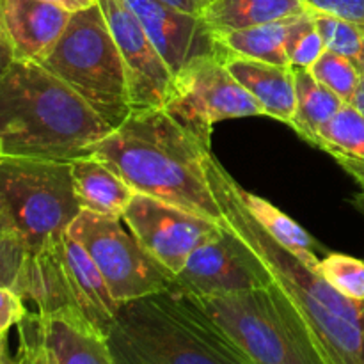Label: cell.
<instances>
[{"mask_svg":"<svg viewBox=\"0 0 364 364\" xmlns=\"http://www.w3.org/2000/svg\"><path fill=\"white\" fill-rule=\"evenodd\" d=\"M259 256L223 223L219 237L196 249L173 277V288L192 297H220L272 283Z\"/></svg>","mask_w":364,"mask_h":364,"instance_id":"obj_10","label":"cell"},{"mask_svg":"<svg viewBox=\"0 0 364 364\" xmlns=\"http://www.w3.org/2000/svg\"><path fill=\"white\" fill-rule=\"evenodd\" d=\"M162 109L206 146L219 121L265 116L258 100L235 80L223 55L196 57L173 73Z\"/></svg>","mask_w":364,"mask_h":364,"instance_id":"obj_9","label":"cell"},{"mask_svg":"<svg viewBox=\"0 0 364 364\" xmlns=\"http://www.w3.org/2000/svg\"><path fill=\"white\" fill-rule=\"evenodd\" d=\"M71 178L82 212L103 217H123L135 191L91 153L70 160Z\"/></svg>","mask_w":364,"mask_h":364,"instance_id":"obj_18","label":"cell"},{"mask_svg":"<svg viewBox=\"0 0 364 364\" xmlns=\"http://www.w3.org/2000/svg\"><path fill=\"white\" fill-rule=\"evenodd\" d=\"M18 336H20L16 355L18 364H57L41 336L38 313L28 311L23 316V320L18 323Z\"/></svg>","mask_w":364,"mask_h":364,"instance_id":"obj_28","label":"cell"},{"mask_svg":"<svg viewBox=\"0 0 364 364\" xmlns=\"http://www.w3.org/2000/svg\"><path fill=\"white\" fill-rule=\"evenodd\" d=\"M2 156H4V155H2V151H0V159H2Z\"/></svg>","mask_w":364,"mask_h":364,"instance_id":"obj_40","label":"cell"},{"mask_svg":"<svg viewBox=\"0 0 364 364\" xmlns=\"http://www.w3.org/2000/svg\"><path fill=\"white\" fill-rule=\"evenodd\" d=\"M14 60L16 59H14L13 46H11L6 31H4L2 18H0V77L9 70V66L14 63Z\"/></svg>","mask_w":364,"mask_h":364,"instance_id":"obj_32","label":"cell"},{"mask_svg":"<svg viewBox=\"0 0 364 364\" xmlns=\"http://www.w3.org/2000/svg\"><path fill=\"white\" fill-rule=\"evenodd\" d=\"M208 2H212V0H203V4H205V6H206V4H208Z\"/></svg>","mask_w":364,"mask_h":364,"instance_id":"obj_38","label":"cell"},{"mask_svg":"<svg viewBox=\"0 0 364 364\" xmlns=\"http://www.w3.org/2000/svg\"><path fill=\"white\" fill-rule=\"evenodd\" d=\"M7 235H16L14 233V228L11 224L9 217H7L6 210L0 205V237H7Z\"/></svg>","mask_w":364,"mask_h":364,"instance_id":"obj_35","label":"cell"},{"mask_svg":"<svg viewBox=\"0 0 364 364\" xmlns=\"http://www.w3.org/2000/svg\"><path fill=\"white\" fill-rule=\"evenodd\" d=\"M0 205L27 251L64 233L82 212L70 162L2 156Z\"/></svg>","mask_w":364,"mask_h":364,"instance_id":"obj_7","label":"cell"},{"mask_svg":"<svg viewBox=\"0 0 364 364\" xmlns=\"http://www.w3.org/2000/svg\"><path fill=\"white\" fill-rule=\"evenodd\" d=\"M309 71L320 84L329 87L345 103L352 102L363 77L361 71L350 59L331 50H326Z\"/></svg>","mask_w":364,"mask_h":364,"instance_id":"obj_26","label":"cell"},{"mask_svg":"<svg viewBox=\"0 0 364 364\" xmlns=\"http://www.w3.org/2000/svg\"><path fill=\"white\" fill-rule=\"evenodd\" d=\"M4 336H6V334H0V341H2V338H4Z\"/></svg>","mask_w":364,"mask_h":364,"instance_id":"obj_39","label":"cell"},{"mask_svg":"<svg viewBox=\"0 0 364 364\" xmlns=\"http://www.w3.org/2000/svg\"><path fill=\"white\" fill-rule=\"evenodd\" d=\"M0 18L14 59L41 63L63 36L71 13L45 0H0Z\"/></svg>","mask_w":364,"mask_h":364,"instance_id":"obj_14","label":"cell"},{"mask_svg":"<svg viewBox=\"0 0 364 364\" xmlns=\"http://www.w3.org/2000/svg\"><path fill=\"white\" fill-rule=\"evenodd\" d=\"M198 302L255 364H331L304 316L276 281Z\"/></svg>","mask_w":364,"mask_h":364,"instance_id":"obj_5","label":"cell"},{"mask_svg":"<svg viewBox=\"0 0 364 364\" xmlns=\"http://www.w3.org/2000/svg\"><path fill=\"white\" fill-rule=\"evenodd\" d=\"M316 148L329 153L333 159L363 188L364 198V116L350 103H345L340 112L320 130Z\"/></svg>","mask_w":364,"mask_h":364,"instance_id":"obj_21","label":"cell"},{"mask_svg":"<svg viewBox=\"0 0 364 364\" xmlns=\"http://www.w3.org/2000/svg\"><path fill=\"white\" fill-rule=\"evenodd\" d=\"M107 343L116 364H255L198 299L173 287L121 302Z\"/></svg>","mask_w":364,"mask_h":364,"instance_id":"obj_4","label":"cell"},{"mask_svg":"<svg viewBox=\"0 0 364 364\" xmlns=\"http://www.w3.org/2000/svg\"><path fill=\"white\" fill-rule=\"evenodd\" d=\"M0 364H18L16 359L11 355L9 352V341H7V334L0 341Z\"/></svg>","mask_w":364,"mask_h":364,"instance_id":"obj_36","label":"cell"},{"mask_svg":"<svg viewBox=\"0 0 364 364\" xmlns=\"http://www.w3.org/2000/svg\"><path fill=\"white\" fill-rule=\"evenodd\" d=\"M112 39L124 60L132 110L164 107L173 71L124 0H98Z\"/></svg>","mask_w":364,"mask_h":364,"instance_id":"obj_12","label":"cell"},{"mask_svg":"<svg viewBox=\"0 0 364 364\" xmlns=\"http://www.w3.org/2000/svg\"><path fill=\"white\" fill-rule=\"evenodd\" d=\"M309 11L352 21L364 28V0H302Z\"/></svg>","mask_w":364,"mask_h":364,"instance_id":"obj_30","label":"cell"},{"mask_svg":"<svg viewBox=\"0 0 364 364\" xmlns=\"http://www.w3.org/2000/svg\"><path fill=\"white\" fill-rule=\"evenodd\" d=\"M146 34L176 73L188 60L201 55H224L213 31L199 14H188L162 0H124Z\"/></svg>","mask_w":364,"mask_h":364,"instance_id":"obj_13","label":"cell"},{"mask_svg":"<svg viewBox=\"0 0 364 364\" xmlns=\"http://www.w3.org/2000/svg\"><path fill=\"white\" fill-rule=\"evenodd\" d=\"M25 256L27 247L18 235L0 237V287L14 288Z\"/></svg>","mask_w":364,"mask_h":364,"instance_id":"obj_29","label":"cell"},{"mask_svg":"<svg viewBox=\"0 0 364 364\" xmlns=\"http://www.w3.org/2000/svg\"><path fill=\"white\" fill-rule=\"evenodd\" d=\"M27 313L25 301L13 288L0 287V334H7V331L18 326Z\"/></svg>","mask_w":364,"mask_h":364,"instance_id":"obj_31","label":"cell"},{"mask_svg":"<svg viewBox=\"0 0 364 364\" xmlns=\"http://www.w3.org/2000/svg\"><path fill=\"white\" fill-rule=\"evenodd\" d=\"M223 60L235 80L258 100L265 116L291 123L295 114L294 68L230 53H224Z\"/></svg>","mask_w":364,"mask_h":364,"instance_id":"obj_17","label":"cell"},{"mask_svg":"<svg viewBox=\"0 0 364 364\" xmlns=\"http://www.w3.org/2000/svg\"><path fill=\"white\" fill-rule=\"evenodd\" d=\"M316 272L336 290L355 301H364V262L352 256L333 252L320 259Z\"/></svg>","mask_w":364,"mask_h":364,"instance_id":"obj_27","label":"cell"},{"mask_svg":"<svg viewBox=\"0 0 364 364\" xmlns=\"http://www.w3.org/2000/svg\"><path fill=\"white\" fill-rule=\"evenodd\" d=\"M210 151V146L178 124L162 107H151L132 110L87 153L105 162L137 194L223 224L224 213L206 169Z\"/></svg>","mask_w":364,"mask_h":364,"instance_id":"obj_1","label":"cell"},{"mask_svg":"<svg viewBox=\"0 0 364 364\" xmlns=\"http://www.w3.org/2000/svg\"><path fill=\"white\" fill-rule=\"evenodd\" d=\"M162 2L169 4V6L183 11V13L199 14V16H201L203 9H205V4H203V0H162Z\"/></svg>","mask_w":364,"mask_h":364,"instance_id":"obj_34","label":"cell"},{"mask_svg":"<svg viewBox=\"0 0 364 364\" xmlns=\"http://www.w3.org/2000/svg\"><path fill=\"white\" fill-rule=\"evenodd\" d=\"M45 2L53 4V6L60 7V9L68 11V13H78V11L89 9V7L96 6L98 0H45Z\"/></svg>","mask_w":364,"mask_h":364,"instance_id":"obj_33","label":"cell"},{"mask_svg":"<svg viewBox=\"0 0 364 364\" xmlns=\"http://www.w3.org/2000/svg\"><path fill=\"white\" fill-rule=\"evenodd\" d=\"M123 220L151 258L173 274L185 267L192 252L219 237L223 224L135 192Z\"/></svg>","mask_w":364,"mask_h":364,"instance_id":"obj_11","label":"cell"},{"mask_svg":"<svg viewBox=\"0 0 364 364\" xmlns=\"http://www.w3.org/2000/svg\"><path fill=\"white\" fill-rule=\"evenodd\" d=\"M39 331L57 364H116L105 334L78 311L39 315Z\"/></svg>","mask_w":364,"mask_h":364,"instance_id":"obj_16","label":"cell"},{"mask_svg":"<svg viewBox=\"0 0 364 364\" xmlns=\"http://www.w3.org/2000/svg\"><path fill=\"white\" fill-rule=\"evenodd\" d=\"M112 128L34 60H14L0 77V151L4 156L63 160L87 153Z\"/></svg>","mask_w":364,"mask_h":364,"instance_id":"obj_3","label":"cell"},{"mask_svg":"<svg viewBox=\"0 0 364 364\" xmlns=\"http://www.w3.org/2000/svg\"><path fill=\"white\" fill-rule=\"evenodd\" d=\"M326 50L347 57L364 75V28L352 21L311 11Z\"/></svg>","mask_w":364,"mask_h":364,"instance_id":"obj_24","label":"cell"},{"mask_svg":"<svg viewBox=\"0 0 364 364\" xmlns=\"http://www.w3.org/2000/svg\"><path fill=\"white\" fill-rule=\"evenodd\" d=\"M302 0H212L201 18L213 32L242 31L308 13Z\"/></svg>","mask_w":364,"mask_h":364,"instance_id":"obj_19","label":"cell"},{"mask_svg":"<svg viewBox=\"0 0 364 364\" xmlns=\"http://www.w3.org/2000/svg\"><path fill=\"white\" fill-rule=\"evenodd\" d=\"M60 249L75 308L95 329L107 336L116 318L119 302L114 301L98 267L68 230L63 235Z\"/></svg>","mask_w":364,"mask_h":364,"instance_id":"obj_15","label":"cell"},{"mask_svg":"<svg viewBox=\"0 0 364 364\" xmlns=\"http://www.w3.org/2000/svg\"><path fill=\"white\" fill-rule=\"evenodd\" d=\"M68 233L87 251L119 304L173 287V274L146 252L123 217L80 212Z\"/></svg>","mask_w":364,"mask_h":364,"instance_id":"obj_8","label":"cell"},{"mask_svg":"<svg viewBox=\"0 0 364 364\" xmlns=\"http://www.w3.org/2000/svg\"><path fill=\"white\" fill-rule=\"evenodd\" d=\"M242 199L247 206L249 213L256 219V223L277 242L290 249L294 255H297L302 262L309 265H318L320 259L316 258V244L311 235L299 226L294 219L284 215L279 208L269 203L259 196L251 194V192L242 188Z\"/></svg>","mask_w":364,"mask_h":364,"instance_id":"obj_23","label":"cell"},{"mask_svg":"<svg viewBox=\"0 0 364 364\" xmlns=\"http://www.w3.org/2000/svg\"><path fill=\"white\" fill-rule=\"evenodd\" d=\"M350 105L355 107V109H358L359 112H361L364 116V75L361 77V82H359L358 91H355V95H354V98H352Z\"/></svg>","mask_w":364,"mask_h":364,"instance_id":"obj_37","label":"cell"},{"mask_svg":"<svg viewBox=\"0 0 364 364\" xmlns=\"http://www.w3.org/2000/svg\"><path fill=\"white\" fill-rule=\"evenodd\" d=\"M39 64L73 89L110 128L130 116L127 68L98 4L71 14L59 41Z\"/></svg>","mask_w":364,"mask_h":364,"instance_id":"obj_6","label":"cell"},{"mask_svg":"<svg viewBox=\"0 0 364 364\" xmlns=\"http://www.w3.org/2000/svg\"><path fill=\"white\" fill-rule=\"evenodd\" d=\"M212 191L224 223L259 256L272 279L294 301L331 364H364V301L347 297L323 279L316 267L277 244L249 213L242 187L210 151L206 156Z\"/></svg>","mask_w":364,"mask_h":364,"instance_id":"obj_2","label":"cell"},{"mask_svg":"<svg viewBox=\"0 0 364 364\" xmlns=\"http://www.w3.org/2000/svg\"><path fill=\"white\" fill-rule=\"evenodd\" d=\"M295 114L290 127L304 141L318 144V134L345 105L343 100L320 84L306 68H294Z\"/></svg>","mask_w":364,"mask_h":364,"instance_id":"obj_20","label":"cell"},{"mask_svg":"<svg viewBox=\"0 0 364 364\" xmlns=\"http://www.w3.org/2000/svg\"><path fill=\"white\" fill-rule=\"evenodd\" d=\"M288 20L256 25L242 31L213 32L223 53L263 60V63L290 66L287 53Z\"/></svg>","mask_w":364,"mask_h":364,"instance_id":"obj_22","label":"cell"},{"mask_svg":"<svg viewBox=\"0 0 364 364\" xmlns=\"http://www.w3.org/2000/svg\"><path fill=\"white\" fill-rule=\"evenodd\" d=\"M323 52L326 45L316 28L311 11L290 18L287 36V53L290 66L311 70Z\"/></svg>","mask_w":364,"mask_h":364,"instance_id":"obj_25","label":"cell"}]
</instances>
